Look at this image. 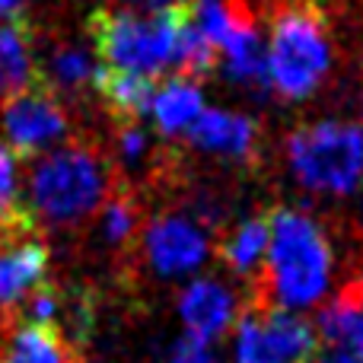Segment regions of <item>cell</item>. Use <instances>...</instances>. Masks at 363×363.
Returning a JSON list of instances; mask_svg holds the SVG:
<instances>
[{"mask_svg":"<svg viewBox=\"0 0 363 363\" xmlns=\"http://www.w3.org/2000/svg\"><path fill=\"white\" fill-rule=\"evenodd\" d=\"M332 281V245L309 213L277 207L268 213V255L249 306L303 309L322 300Z\"/></svg>","mask_w":363,"mask_h":363,"instance_id":"cell-1","label":"cell"},{"mask_svg":"<svg viewBox=\"0 0 363 363\" xmlns=\"http://www.w3.org/2000/svg\"><path fill=\"white\" fill-rule=\"evenodd\" d=\"M115 176L99 147L70 140L35 160L29 172V213L51 226H77L106 204Z\"/></svg>","mask_w":363,"mask_h":363,"instance_id":"cell-2","label":"cell"},{"mask_svg":"<svg viewBox=\"0 0 363 363\" xmlns=\"http://www.w3.org/2000/svg\"><path fill=\"white\" fill-rule=\"evenodd\" d=\"M188 19V0L153 16H140L134 10H96L89 16V35L99 67L115 74L157 77L172 67L179 45V32Z\"/></svg>","mask_w":363,"mask_h":363,"instance_id":"cell-3","label":"cell"},{"mask_svg":"<svg viewBox=\"0 0 363 363\" xmlns=\"http://www.w3.org/2000/svg\"><path fill=\"white\" fill-rule=\"evenodd\" d=\"M264 55L271 89L290 102L309 99L332 70V38L319 6L309 0L284 6L271 23V45Z\"/></svg>","mask_w":363,"mask_h":363,"instance_id":"cell-4","label":"cell"},{"mask_svg":"<svg viewBox=\"0 0 363 363\" xmlns=\"http://www.w3.org/2000/svg\"><path fill=\"white\" fill-rule=\"evenodd\" d=\"M287 160L309 191L351 194L363 176V128L354 121H313L287 138Z\"/></svg>","mask_w":363,"mask_h":363,"instance_id":"cell-5","label":"cell"},{"mask_svg":"<svg viewBox=\"0 0 363 363\" xmlns=\"http://www.w3.org/2000/svg\"><path fill=\"white\" fill-rule=\"evenodd\" d=\"M315 357L319 338L306 319L268 306H245L239 313V363H315Z\"/></svg>","mask_w":363,"mask_h":363,"instance_id":"cell-6","label":"cell"},{"mask_svg":"<svg viewBox=\"0 0 363 363\" xmlns=\"http://www.w3.org/2000/svg\"><path fill=\"white\" fill-rule=\"evenodd\" d=\"M0 125H4L6 140L13 153L19 157H35V153H51V147L67 138V108L64 102L35 80L32 86L0 99Z\"/></svg>","mask_w":363,"mask_h":363,"instance_id":"cell-7","label":"cell"},{"mask_svg":"<svg viewBox=\"0 0 363 363\" xmlns=\"http://www.w3.org/2000/svg\"><path fill=\"white\" fill-rule=\"evenodd\" d=\"M140 249H144L147 264L160 277H179L201 268L211 245H207V236L188 217L166 213V217H157L144 226Z\"/></svg>","mask_w":363,"mask_h":363,"instance_id":"cell-8","label":"cell"},{"mask_svg":"<svg viewBox=\"0 0 363 363\" xmlns=\"http://www.w3.org/2000/svg\"><path fill=\"white\" fill-rule=\"evenodd\" d=\"M48 271V245L35 233V223L0 233V313H13Z\"/></svg>","mask_w":363,"mask_h":363,"instance_id":"cell-9","label":"cell"},{"mask_svg":"<svg viewBox=\"0 0 363 363\" xmlns=\"http://www.w3.org/2000/svg\"><path fill=\"white\" fill-rule=\"evenodd\" d=\"M236 294L213 277H198L179 296V319L191 341L207 347V341L220 338L236 319Z\"/></svg>","mask_w":363,"mask_h":363,"instance_id":"cell-10","label":"cell"},{"mask_svg":"<svg viewBox=\"0 0 363 363\" xmlns=\"http://www.w3.org/2000/svg\"><path fill=\"white\" fill-rule=\"evenodd\" d=\"M185 134L191 147L226 160H252L258 147L255 118L239 112H223V108H204Z\"/></svg>","mask_w":363,"mask_h":363,"instance_id":"cell-11","label":"cell"},{"mask_svg":"<svg viewBox=\"0 0 363 363\" xmlns=\"http://www.w3.org/2000/svg\"><path fill=\"white\" fill-rule=\"evenodd\" d=\"M0 335V363H77L57 325H29L6 315Z\"/></svg>","mask_w":363,"mask_h":363,"instance_id":"cell-12","label":"cell"},{"mask_svg":"<svg viewBox=\"0 0 363 363\" xmlns=\"http://www.w3.org/2000/svg\"><path fill=\"white\" fill-rule=\"evenodd\" d=\"M220 55H223V70L233 83H242V86L255 89V93H268L271 89L268 55H264V45L258 38V29L249 13H242V19L233 29L230 42L220 48Z\"/></svg>","mask_w":363,"mask_h":363,"instance_id":"cell-13","label":"cell"},{"mask_svg":"<svg viewBox=\"0 0 363 363\" xmlns=\"http://www.w3.org/2000/svg\"><path fill=\"white\" fill-rule=\"evenodd\" d=\"M38 80L35 57H32L29 26L19 19L0 23V99L32 86Z\"/></svg>","mask_w":363,"mask_h":363,"instance_id":"cell-14","label":"cell"},{"mask_svg":"<svg viewBox=\"0 0 363 363\" xmlns=\"http://www.w3.org/2000/svg\"><path fill=\"white\" fill-rule=\"evenodd\" d=\"M96 93L108 106L118 125L125 121H140V115L150 112L153 96H157V83L150 77H134V74H115V70L99 67L96 74Z\"/></svg>","mask_w":363,"mask_h":363,"instance_id":"cell-15","label":"cell"},{"mask_svg":"<svg viewBox=\"0 0 363 363\" xmlns=\"http://www.w3.org/2000/svg\"><path fill=\"white\" fill-rule=\"evenodd\" d=\"M96 74H99V61H93L86 48H80L77 42H61L48 51L45 74H38V80L61 99L64 93L74 96L83 89H93Z\"/></svg>","mask_w":363,"mask_h":363,"instance_id":"cell-16","label":"cell"},{"mask_svg":"<svg viewBox=\"0 0 363 363\" xmlns=\"http://www.w3.org/2000/svg\"><path fill=\"white\" fill-rule=\"evenodd\" d=\"M217 255L236 277H252L255 281L262 274L264 255H268V217H249L242 223H236L220 239Z\"/></svg>","mask_w":363,"mask_h":363,"instance_id":"cell-17","label":"cell"},{"mask_svg":"<svg viewBox=\"0 0 363 363\" xmlns=\"http://www.w3.org/2000/svg\"><path fill=\"white\" fill-rule=\"evenodd\" d=\"M315 338H322L325 347L363 354V306L351 284L319 313V335Z\"/></svg>","mask_w":363,"mask_h":363,"instance_id":"cell-18","label":"cell"},{"mask_svg":"<svg viewBox=\"0 0 363 363\" xmlns=\"http://www.w3.org/2000/svg\"><path fill=\"white\" fill-rule=\"evenodd\" d=\"M153 121L163 134H182L194 125L201 112H204V96H201L198 83L188 80H169L166 86L157 89L153 96Z\"/></svg>","mask_w":363,"mask_h":363,"instance_id":"cell-19","label":"cell"},{"mask_svg":"<svg viewBox=\"0 0 363 363\" xmlns=\"http://www.w3.org/2000/svg\"><path fill=\"white\" fill-rule=\"evenodd\" d=\"M138 223H140V211H138V198L128 191L125 182L115 179L112 191H108L106 204H102V233L112 245H125L138 236Z\"/></svg>","mask_w":363,"mask_h":363,"instance_id":"cell-20","label":"cell"},{"mask_svg":"<svg viewBox=\"0 0 363 363\" xmlns=\"http://www.w3.org/2000/svg\"><path fill=\"white\" fill-rule=\"evenodd\" d=\"M35 223L29 207L19 201V160L10 147L0 140V233L19 230Z\"/></svg>","mask_w":363,"mask_h":363,"instance_id":"cell-21","label":"cell"},{"mask_svg":"<svg viewBox=\"0 0 363 363\" xmlns=\"http://www.w3.org/2000/svg\"><path fill=\"white\" fill-rule=\"evenodd\" d=\"M118 150L128 160H138L147 150V131L140 128V121H125L118 125Z\"/></svg>","mask_w":363,"mask_h":363,"instance_id":"cell-22","label":"cell"},{"mask_svg":"<svg viewBox=\"0 0 363 363\" xmlns=\"http://www.w3.org/2000/svg\"><path fill=\"white\" fill-rule=\"evenodd\" d=\"M169 363H220V360L213 357V354L207 351L204 345H198V341L185 338V341H179V345H176V351H172Z\"/></svg>","mask_w":363,"mask_h":363,"instance_id":"cell-23","label":"cell"},{"mask_svg":"<svg viewBox=\"0 0 363 363\" xmlns=\"http://www.w3.org/2000/svg\"><path fill=\"white\" fill-rule=\"evenodd\" d=\"M128 4H134V6H144V10H169V6H179V4H185V0H128Z\"/></svg>","mask_w":363,"mask_h":363,"instance_id":"cell-24","label":"cell"},{"mask_svg":"<svg viewBox=\"0 0 363 363\" xmlns=\"http://www.w3.org/2000/svg\"><path fill=\"white\" fill-rule=\"evenodd\" d=\"M351 287H354V294H357V300H360V306H363V277L351 281Z\"/></svg>","mask_w":363,"mask_h":363,"instance_id":"cell-25","label":"cell"}]
</instances>
